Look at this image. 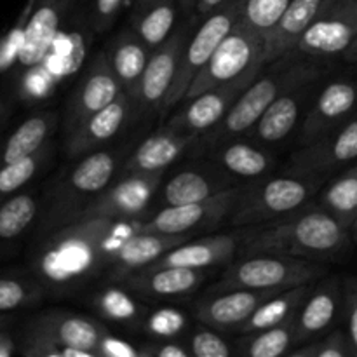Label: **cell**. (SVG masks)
I'll return each instance as SVG.
<instances>
[{"instance_id":"obj_50","label":"cell","mask_w":357,"mask_h":357,"mask_svg":"<svg viewBox=\"0 0 357 357\" xmlns=\"http://www.w3.org/2000/svg\"><path fill=\"white\" fill-rule=\"evenodd\" d=\"M14 354H20L16 335L10 333L9 328L0 330V357H10Z\"/></svg>"},{"instance_id":"obj_20","label":"cell","mask_w":357,"mask_h":357,"mask_svg":"<svg viewBox=\"0 0 357 357\" xmlns=\"http://www.w3.org/2000/svg\"><path fill=\"white\" fill-rule=\"evenodd\" d=\"M281 289H229L218 296L199 303L195 316L199 321L218 330L241 328L255 310Z\"/></svg>"},{"instance_id":"obj_52","label":"cell","mask_w":357,"mask_h":357,"mask_svg":"<svg viewBox=\"0 0 357 357\" xmlns=\"http://www.w3.org/2000/svg\"><path fill=\"white\" fill-rule=\"evenodd\" d=\"M344 58L347 59L349 63H357V37H356V40L352 42L351 47H349L347 51H345Z\"/></svg>"},{"instance_id":"obj_44","label":"cell","mask_w":357,"mask_h":357,"mask_svg":"<svg viewBox=\"0 0 357 357\" xmlns=\"http://www.w3.org/2000/svg\"><path fill=\"white\" fill-rule=\"evenodd\" d=\"M187 324V317L176 309H162L150 314L146 319V331L159 338H169L180 333Z\"/></svg>"},{"instance_id":"obj_31","label":"cell","mask_w":357,"mask_h":357,"mask_svg":"<svg viewBox=\"0 0 357 357\" xmlns=\"http://www.w3.org/2000/svg\"><path fill=\"white\" fill-rule=\"evenodd\" d=\"M312 289L314 282L300 284L289 289H282L278 295H274L272 298H268L267 302L261 303V305L255 310L253 316L239 328V331L243 335H253L258 333V331L267 330V328L275 326V324L284 323L286 319H289L291 316H296V314H298L300 307L303 305V302H305L307 296L310 295Z\"/></svg>"},{"instance_id":"obj_36","label":"cell","mask_w":357,"mask_h":357,"mask_svg":"<svg viewBox=\"0 0 357 357\" xmlns=\"http://www.w3.org/2000/svg\"><path fill=\"white\" fill-rule=\"evenodd\" d=\"M295 333L296 316H291L284 323L251 335V338H248L243 344V354L251 357L284 356L295 345Z\"/></svg>"},{"instance_id":"obj_6","label":"cell","mask_w":357,"mask_h":357,"mask_svg":"<svg viewBox=\"0 0 357 357\" xmlns=\"http://www.w3.org/2000/svg\"><path fill=\"white\" fill-rule=\"evenodd\" d=\"M328 272L317 260L282 257V255H250L244 261L227 268L215 286L216 291L229 289H289L317 281Z\"/></svg>"},{"instance_id":"obj_55","label":"cell","mask_w":357,"mask_h":357,"mask_svg":"<svg viewBox=\"0 0 357 357\" xmlns=\"http://www.w3.org/2000/svg\"><path fill=\"white\" fill-rule=\"evenodd\" d=\"M10 321H13L10 314H0V330H6V328H9Z\"/></svg>"},{"instance_id":"obj_49","label":"cell","mask_w":357,"mask_h":357,"mask_svg":"<svg viewBox=\"0 0 357 357\" xmlns=\"http://www.w3.org/2000/svg\"><path fill=\"white\" fill-rule=\"evenodd\" d=\"M349 342L352 345V351H354V356H357V288L352 289L351 295H349Z\"/></svg>"},{"instance_id":"obj_34","label":"cell","mask_w":357,"mask_h":357,"mask_svg":"<svg viewBox=\"0 0 357 357\" xmlns=\"http://www.w3.org/2000/svg\"><path fill=\"white\" fill-rule=\"evenodd\" d=\"M225 190L218 180L199 171H181L164 187L162 199L167 206H181L201 202Z\"/></svg>"},{"instance_id":"obj_17","label":"cell","mask_w":357,"mask_h":357,"mask_svg":"<svg viewBox=\"0 0 357 357\" xmlns=\"http://www.w3.org/2000/svg\"><path fill=\"white\" fill-rule=\"evenodd\" d=\"M31 9L28 16L24 42L17 63L23 70L38 65L61 31L63 23L68 20L77 0H30Z\"/></svg>"},{"instance_id":"obj_41","label":"cell","mask_w":357,"mask_h":357,"mask_svg":"<svg viewBox=\"0 0 357 357\" xmlns=\"http://www.w3.org/2000/svg\"><path fill=\"white\" fill-rule=\"evenodd\" d=\"M291 357H347L354 356L349 337L342 331H333L319 342L298 345L288 352Z\"/></svg>"},{"instance_id":"obj_5","label":"cell","mask_w":357,"mask_h":357,"mask_svg":"<svg viewBox=\"0 0 357 357\" xmlns=\"http://www.w3.org/2000/svg\"><path fill=\"white\" fill-rule=\"evenodd\" d=\"M117 157L112 152L86 153L82 160L45 194L37 237L73 222L80 211L112 181Z\"/></svg>"},{"instance_id":"obj_28","label":"cell","mask_w":357,"mask_h":357,"mask_svg":"<svg viewBox=\"0 0 357 357\" xmlns=\"http://www.w3.org/2000/svg\"><path fill=\"white\" fill-rule=\"evenodd\" d=\"M338 302H340V286L337 279H331L321 286H314L296 314L295 345L305 344L309 338L323 333L337 316Z\"/></svg>"},{"instance_id":"obj_1","label":"cell","mask_w":357,"mask_h":357,"mask_svg":"<svg viewBox=\"0 0 357 357\" xmlns=\"http://www.w3.org/2000/svg\"><path fill=\"white\" fill-rule=\"evenodd\" d=\"M138 232V220L84 218L37 237L28 265L44 291H66L114 264L119 248Z\"/></svg>"},{"instance_id":"obj_51","label":"cell","mask_w":357,"mask_h":357,"mask_svg":"<svg viewBox=\"0 0 357 357\" xmlns=\"http://www.w3.org/2000/svg\"><path fill=\"white\" fill-rule=\"evenodd\" d=\"M225 0H197V6H195V10H197L201 16H208L211 10H215L216 7H220Z\"/></svg>"},{"instance_id":"obj_21","label":"cell","mask_w":357,"mask_h":357,"mask_svg":"<svg viewBox=\"0 0 357 357\" xmlns=\"http://www.w3.org/2000/svg\"><path fill=\"white\" fill-rule=\"evenodd\" d=\"M241 241L243 236L237 234H220V236L187 241L174 250L167 251L149 267H185L204 271L216 265L230 264L236 257Z\"/></svg>"},{"instance_id":"obj_35","label":"cell","mask_w":357,"mask_h":357,"mask_svg":"<svg viewBox=\"0 0 357 357\" xmlns=\"http://www.w3.org/2000/svg\"><path fill=\"white\" fill-rule=\"evenodd\" d=\"M323 209L333 215L347 230L357 220V166L333 181L323 195Z\"/></svg>"},{"instance_id":"obj_40","label":"cell","mask_w":357,"mask_h":357,"mask_svg":"<svg viewBox=\"0 0 357 357\" xmlns=\"http://www.w3.org/2000/svg\"><path fill=\"white\" fill-rule=\"evenodd\" d=\"M94 305L105 317L117 323H129L139 317V307L126 289L105 288L94 296Z\"/></svg>"},{"instance_id":"obj_18","label":"cell","mask_w":357,"mask_h":357,"mask_svg":"<svg viewBox=\"0 0 357 357\" xmlns=\"http://www.w3.org/2000/svg\"><path fill=\"white\" fill-rule=\"evenodd\" d=\"M357 107V84L351 80H333L321 89L314 103L310 105L302 129L300 143L302 146L316 142L321 136L337 129Z\"/></svg>"},{"instance_id":"obj_3","label":"cell","mask_w":357,"mask_h":357,"mask_svg":"<svg viewBox=\"0 0 357 357\" xmlns=\"http://www.w3.org/2000/svg\"><path fill=\"white\" fill-rule=\"evenodd\" d=\"M268 66L271 70L264 75L261 72L258 73L257 79L237 98L227 117L216 126L211 136L213 145H223L253 129L264 112L289 87L316 82L323 77L319 66L295 54L268 63Z\"/></svg>"},{"instance_id":"obj_48","label":"cell","mask_w":357,"mask_h":357,"mask_svg":"<svg viewBox=\"0 0 357 357\" xmlns=\"http://www.w3.org/2000/svg\"><path fill=\"white\" fill-rule=\"evenodd\" d=\"M142 356H155V357H188L192 356L190 351L183 347L180 344H160L159 347H145L142 351Z\"/></svg>"},{"instance_id":"obj_25","label":"cell","mask_w":357,"mask_h":357,"mask_svg":"<svg viewBox=\"0 0 357 357\" xmlns=\"http://www.w3.org/2000/svg\"><path fill=\"white\" fill-rule=\"evenodd\" d=\"M199 135L194 132H180L166 128L146 138L126 162V173H157L164 171L180 155L194 145Z\"/></svg>"},{"instance_id":"obj_22","label":"cell","mask_w":357,"mask_h":357,"mask_svg":"<svg viewBox=\"0 0 357 357\" xmlns=\"http://www.w3.org/2000/svg\"><path fill=\"white\" fill-rule=\"evenodd\" d=\"M188 239L190 234H131L115 255L112 264V279L124 281L128 275L149 267L167 251L187 243Z\"/></svg>"},{"instance_id":"obj_53","label":"cell","mask_w":357,"mask_h":357,"mask_svg":"<svg viewBox=\"0 0 357 357\" xmlns=\"http://www.w3.org/2000/svg\"><path fill=\"white\" fill-rule=\"evenodd\" d=\"M178 6H180L185 13H188V10L195 9V6H197V0H178Z\"/></svg>"},{"instance_id":"obj_9","label":"cell","mask_w":357,"mask_h":357,"mask_svg":"<svg viewBox=\"0 0 357 357\" xmlns=\"http://www.w3.org/2000/svg\"><path fill=\"white\" fill-rule=\"evenodd\" d=\"M264 56L265 38L239 21L213 52L204 68L192 80L183 100H190L213 87L232 82L255 66H267Z\"/></svg>"},{"instance_id":"obj_11","label":"cell","mask_w":357,"mask_h":357,"mask_svg":"<svg viewBox=\"0 0 357 357\" xmlns=\"http://www.w3.org/2000/svg\"><path fill=\"white\" fill-rule=\"evenodd\" d=\"M112 187H107L96 195L75 220L84 218H112L136 220L149 208L153 194L159 188L164 171L157 173H128ZM73 220V222H75Z\"/></svg>"},{"instance_id":"obj_24","label":"cell","mask_w":357,"mask_h":357,"mask_svg":"<svg viewBox=\"0 0 357 357\" xmlns=\"http://www.w3.org/2000/svg\"><path fill=\"white\" fill-rule=\"evenodd\" d=\"M323 0H291L278 24L265 37V65L295 54L300 38L316 17Z\"/></svg>"},{"instance_id":"obj_46","label":"cell","mask_w":357,"mask_h":357,"mask_svg":"<svg viewBox=\"0 0 357 357\" xmlns=\"http://www.w3.org/2000/svg\"><path fill=\"white\" fill-rule=\"evenodd\" d=\"M126 0H94L89 23L96 33H105L114 24Z\"/></svg>"},{"instance_id":"obj_15","label":"cell","mask_w":357,"mask_h":357,"mask_svg":"<svg viewBox=\"0 0 357 357\" xmlns=\"http://www.w3.org/2000/svg\"><path fill=\"white\" fill-rule=\"evenodd\" d=\"M188 40L187 28L171 31L169 37L152 49L149 63L145 66L142 80H139L136 101L146 112H162L164 101L176 77L180 66L181 52Z\"/></svg>"},{"instance_id":"obj_33","label":"cell","mask_w":357,"mask_h":357,"mask_svg":"<svg viewBox=\"0 0 357 357\" xmlns=\"http://www.w3.org/2000/svg\"><path fill=\"white\" fill-rule=\"evenodd\" d=\"M216 160L229 173L243 178H258L267 173L274 160L265 150L244 142H227L216 152Z\"/></svg>"},{"instance_id":"obj_16","label":"cell","mask_w":357,"mask_h":357,"mask_svg":"<svg viewBox=\"0 0 357 357\" xmlns=\"http://www.w3.org/2000/svg\"><path fill=\"white\" fill-rule=\"evenodd\" d=\"M357 159V115L316 142L302 146L293 157L295 173L319 178Z\"/></svg>"},{"instance_id":"obj_37","label":"cell","mask_w":357,"mask_h":357,"mask_svg":"<svg viewBox=\"0 0 357 357\" xmlns=\"http://www.w3.org/2000/svg\"><path fill=\"white\" fill-rule=\"evenodd\" d=\"M44 293V288L35 281L33 275L0 274V314H10L33 305Z\"/></svg>"},{"instance_id":"obj_54","label":"cell","mask_w":357,"mask_h":357,"mask_svg":"<svg viewBox=\"0 0 357 357\" xmlns=\"http://www.w3.org/2000/svg\"><path fill=\"white\" fill-rule=\"evenodd\" d=\"M7 114H9V105H7L6 101H3L2 98H0V126H2L3 122H6Z\"/></svg>"},{"instance_id":"obj_39","label":"cell","mask_w":357,"mask_h":357,"mask_svg":"<svg viewBox=\"0 0 357 357\" xmlns=\"http://www.w3.org/2000/svg\"><path fill=\"white\" fill-rule=\"evenodd\" d=\"M289 3L291 0H244L239 21L265 38L278 24Z\"/></svg>"},{"instance_id":"obj_2","label":"cell","mask_w":357,"mask_h":357,"mask_svg":"<svg viewBox=\"0 0 357 357\" xmlns=\"http://www.w3.org/2000/svg\"><path fill=\"white\" fill-rule=\"evenodd\" d=\"M349 232L326 209H319L284 222L257 225L243 236V251L246 257L267 253L319 261L344 251Z\"/></svg>"},{"instance_id":"obj_56","label":"cell","mask_w":357,"mask_h":357,"mask_svg":"<svg viewBox=\"0 0 357 357\" xmlns=\"http://www.w3.org/2000/svg\"><path fill=\"white\" fill-rule=\"evenodd\" d=\"M352 236H354V241L357 243V220H356V223H354V227H352Z\"/></svg>"},{"instance_id":"obj_42","label":"cell","mask_w":357,"mask_h":357,"mask_svg":"<svg viewBox=\"0 0 357 357\" xmlns=\"http://www.w3.org/2000/svg\"><path fill=\"white\" fill-rule=\"evenodd\" d=\"M31 2L28 0L26 7L23 9L21 16L17 17L16 24L0 38V72L9 68L10 65L17 61V56H20L21 47H23L24 42V30H26L28 16H30Z\"/></svg>"},{"instance_id":"obj_45","label":"cell","mask_w":357,"mask_h":357,"mask_svg":"<svg viewBox=\"0 0 357 357\" xmlns=\"http://www.w3.org/2000/svg\"><path fill=\"white\" fill-rule=\"evenodd\" d=\"M188 351L195 357H229L232 354L229 344L208 328H202L192 335Z\"/></svg>"},{"instance_id":"obj_14","label":"cell","mask_w":357,"mask_h":357,"mask_svg":"<svg viewBox=\"0 0 357 357\" xmlns=\"http://www.w3.org/2000/svg\"><path fill=\"white\" fill-rule=\"evenodd\" d=\"M122 93V87L112 70L107 51H100L87 66L86 73L73 89L72 98L66 103L63 131L65 136L79 128L89 115L101 110Z\"/></svg>"},{"instance_id":"obj_4","label":"cell","mask_w":357,"mask_h":357,"mask_svg":"<svg viewBox=\"0 0 357 357\" xmlns=\"http://www.w3.org/2000/svg\"><path fill=\"white\" fill-rule=\"evenodd\" d=\"M107 328L86 316L45 310L17 331V352L24 357H98Z\"/></svg>"},{"instance_id":"obj_12","label":"cell","mask_w":357,"mask_h":357,"mask_svg":"<svg viewBox=\"0 0 357 357\" xmlns=\"http://www.w3.org/2000/svg\"><path fill=\"white\" fill-rule=\"evenodd\" d=\"M264 68L265 66H255L232 82L213 87L206 93L187 100L188 103L185 105L183 110L174 115L166 128L180 132H194L199 136L209 129H215L227 117L237 98L246 91V87L257 79L258 73Z\"/></svg>"},{"instance_id":"obj_32","label":"cell","mask_w":357,"mask_h":357,"mask_svg":"<svg viewBox=\"0 0 357 357\" xmlns=\"http://www.w3.org/2000/svg\"><path fill=\"white\" fill-rule=\"evenodd\" d=\"M38 197L33 190H20L0 202V248L20 239L38 220Z\"/></svg>"},{"instance_id":"obj_30","label":"cell","mask_w":357,"mask_h":357,"mask_svg":"<svg viewBox=\"0 0 357 357\" xmlns=\"http://www.w3.org/2000/svg\"><path fill=\"white\" fill-rule=\"evenodd\" d=\"M178 7V0H135L129 14V28L135 30L150 49H155L173 31Z\"/></svg>"},{"instance_id":"obj_19","label":"cell","mask_w":357,"mask_h":357,"mask_svg":"<svg viewBox=\"0 0 357 357\" xmlns=\"http://www.w3.org/2000/svg\"><path fill=\"white\" fill-rule=\"evenodd\" d=\"M132 101L135 100L122 91L112 103L89 115L79 128L65 136V149L68 155H86L114 138L128 122Z\"/></svg>"},{"instance_id":"obj_7","label":"cell","mask_w":357,"mask_h":357,"mask_svg":"<svg viewBox=\"0 0 357 357\" xmlns=\"http://www.w3.org/2000/svg\"><path fill=\"white\" fill-rule=\"evenodd\" d=\"M316 180L296 173L246 187L230 211V223L236 227H257L291 215L317 190Z\"/></svg>"},{"instance_id":"obj_47","label":"cell","mask_w":357,"mask_h":357,"mask_svg":"<svg viewBox=\"0 0 357 357\" xmlns=\"http://www.w3.org/2000/svg\"><path fill=\"white\" fill-rule=\"evenodd\" d=\"M98 356L105 357H136L142 356V351L132 347L126 340L114 337V335H105L100 342V349H98Z\"/></svg>"},{"instance_id":"obj_26","label":"cell","mask_w":357,"mask_h":357,"mask_svg":"<svg viewBox=\"0 0 357 357\" xmlns=\"http://www.w3.org/2000/svg\"><path fill=\"white\" fill-rule=\"evenodd\" d=\"M150 52L152 49L131 28L121 31L112 42L110 51L107 52L108 61H110L112 70H114L122 91L128 93L135 101Z\"/></svg>"},{"instance_id":"obj_8","label":"cell","mask_w":357,"mask_h":357,"mask_svg":"<svg viewBox=\"0 0 357 357\" xmlns=\"http://www.w3.org/2000/svg\"><path fill=\"white\" fill-rule=\"evenodd\" d=\"M243 7L244 0H225L222 6L216 7L215 10H211L206 16L201 26L188 38L183 47V52H181L180 66H178L174 82L171 86L169 93H167L166 101H164L162 112L183 101L185 93L190 87L192 80L204 68V65L209 61L213 52L223 42V38L239 23Z\"/></svg>"},{"instance_id":"obj_43","label":"cell","mask_w":357,"mask_h":357,"mask_svg":"<svg viewBox=\"0 0 357 357\" xmlns=\"http://www.w3.org/2000/svg\"><path fill=\"white\" fill-rule=\"evenodd\" d=\"M56 77L47 70L44 63L24 70L20 82V94L23 100H42L56 86Z\"/></svg>"},{"instance_id":"obj_38","label":"cell","mask_w":357,"mask_h":357,"mask_svg":"<svg viewBox=\"0 0 357 357\" xmlns=\"http://www.w3.org/2000/svg\"><path fill=\"white\" fill-rule=\"evenodd\" d=\"M49 153H51V145L47 143L38 152H35L33 155L2 167L0 169V202H3L16 192L23 190L33 180L38 169L47 162Z\"/></svg>"},{"instance_id":"obj_27","label":"cell","mask_w":357,"mask_h":357,"mask_svg":"<svg viewBox=\"0 0 357 357\" xmlns=\"http://www.w3.org/2000/svg\"><path fill=\"white\" fill-rule=\"evenodd\" d=\"M206 272L185 267H145L124 279L135 291L155 296H176L190 293L204 281Z\"/></svg>"},{"instance_id":"obj_10","label":"cell","mask_w":357,"mask_h":357,"mask_svg":"<svg viewBox=\"0 0 357 357\" xmlns=\"http://www.w3.org/2000/svg\"><path fill=\"white\" fill-rule=\"evenodd\" d=\"M357 37V0H323L316 17L296 45L300 58L345 54Z\"/></svg>"},{"instance_id":"obj_29","label":"cell","mask_w":357,"mask_h":357,"mask_svg":"<svg viewBox=\"0 0 357 357\" xmlns=\"http://www.w3.org/2000/svg\"><path fill=\"white\" fill-rule=\"evenodd\" d=\"M56 122V114L52 112H38L21 122L13 135L0 143V169L33 155L42 146L47 145Z\"/></svg>"},{"instance_id":"obj_23","label":"cell","mask_w":357,"mask_h":357,"mask_svg":"<svg viewBox=\"0 0 357 357\" xmlns=\"http://www.w3.org/2000/svg\"><path fill=\"white\" fill-rule=\"evenodd\" d=\"M316 82L300 84V86L289 87L288 91L281 94L260 117V121L255 124L253 132L255 138L267 145L282 142L291 135L295 126L298 124L300 114L307 101L312 98Z\"/></svg>"},{"instance_id":"obj_13","label":"cell","mask_w":357,"mask_h":357,"mask_svg":"<svg viewBox=\"0 0 357 357\" xmlns=\"http://www.w3.org/2000/svg\"><path fill=\"white\" fill-rule=\"evenodd\" d=\"M243 187L225 188L201 202L167 206L149 220L138 222V232L146 234H190L204 223L218 222L230 215L239 201Z\"/></svg>"}]
</instances>
